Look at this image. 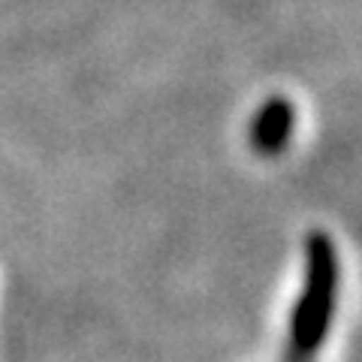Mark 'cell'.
Here are the masks:
<instances>
[{
  "label": "cell",
  "instance_id": "cell-1",
  "mask_svg": "<svg viewBox=\"0 0 362 362\" xmlns=\"http://www.w3.org/2000/svg\"><path fill=\"white\" fill-rule=\"evenodd\" d=\"M338 254L326 233L305 239V284L290 317L287 362H311L323 347L338 302Z\"/></svg>",
  "mask_w": 362,
  "mask_h": 362
},
{
  "label": "cell",
  "instance_id": "cell-2",
  "mask_svg": "<svg viewBox=\"0 0 362 362\" xmlns=\"http://www.w3.org/2000/svg\"><path fill=\"white\" fill-rule=\"evenodd\" d=\"M293 127H296V109L284 97H272L257 109L251 121V145L257 154L278 157L290 145Z\"/></svg>",
  "mask_w": 362,
  "mask_h": 362
}]
</instances>
